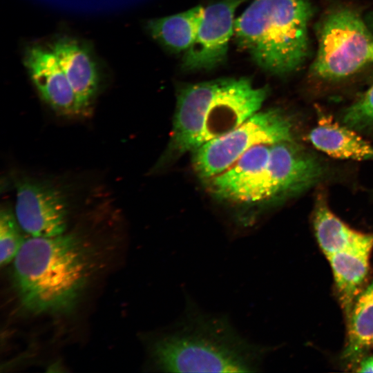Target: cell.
Here are the masks:
<instances>
[{
  "label": "cell",
  "mask_w": 373,
  "mask_h": 373,
  "mask_svg": "<svg viewBox=\"0 0 373 373\" xmlns=\"http://www.w3.org/2000/svg\"><path fill=\"white\" fill-rule=\"evenodd\" d=\"M370 24L371 26L372 29L373 30V14L370 15V17L369 19Z\"/></svg>",
  "instance_id": "obj_22"
},
{
  "label": "cell",
  "mask_w": 373,
  "mask_h": 373,
  "mask_svg": "<svg viewBox=\"0 0 373 373\" xmlns=\"http://www.w3.org/2000/svg\"><path fill=\"white\" fill-rule=\"evenodd\" d=\"M312 223L317 242L326 257L373 242V233H363L351 228L332 211L323 195L316 201Z\"/></svg>",
  "instance_id": "obj_15"
},
{
  "label": "cell",
  "mask_w": 373,
  "mask_h": 373,
  "mask_svg": "<svg viewBox=\"0 0 373 373\" xmlns=\"http://www.w3.org/2000/svg\"><path fill=\"white\" fill-rule=\"evenodd\" d=\"M344 362L358 365L373 347V280L356 299L348 319Z\"/></svg>",
  "instance_id": "obj_17"
},
{
  "label": "cell",
  "mask_w": 373,
  "mask_h": 373,
  "mask_svg": "<svg viewBox=\"0 0 373 373\" xmlns=\"http://www.w3.org/2000/svg\"><path fill=\"white\" fill-rule=\"evenodd\" d=\"M324 164L294 140L271 145L262 203L278 202L312 188L323 178Z\"/></svg>",
  "instance_id": "obj_7"
},
{
  "label": "cell",
  "mask_w": 373,
  "mask_h": 373,
  "mask_svg": "<svg viewBox=\"0 0 373 373\" xmlns=\"http://www.w3.org/2000/svg\"><path fill=\"white\" fill-rule=\"evenodd\" d=\"M369 61L370 62L373 61V44L370 50Z\"/></svg>",
  "instance_id": "obj_21"
},
{
  "label": "cell",
  "mask_w": 373,
  "mask_h": 373,
  "mask_svg": "<svg viewBox=\"0 0 373 373\" xmlns=\"http://www.w3.org/2000/svg\"><path fill=\"white\" fill-rule=\"evenodd\" d=\"M13 260L12 280L19 301L37 314L70 312L92 268L89 249L72 233L29 238Z\"/></svg>",
  "instance_id": "obj_2"
},
{
  "label": "cell",
  "mask_w": 373,
  "mask_h": 373,
  "mask_svg": "<svg viewBox=\"0 0 373 373\" xmlns=\"http://www.w3.org/2000/svg\"><path fill=\"white\" fill-rule=\"evenodd\" d=\"M245 1L219 0L204 8L195 41L182 57L184 70H209L226 61L229 43L234 32L235 12Z\"/></svg>",
  "instance_id": "obj_8"
},
{
  "label": "cell",
  "mask_w": 373,
  "mask_h": 373,
  "mask_svg": "<svg viewBox=\"0 0 373 373\" xmlns=\"http://www.w3.org/2000/svg\"><path fill=\"white\" fill-rule=\"evenodd\" d=\"M153 367L164 372H256L267 348L248 339L225 314L188 299L182 315L149 344Z\"/></svg>",
  "instance_id": "obj_1"
},
{
  "label": "cell",
  "mask_w": 373,
  "mask_h": 373,
  "mask_svg": "<svg viewBox=\"0 0 373 373\" xmlns=\"http://www.w3.org/2000/svg\"><path fill=\"white\" fill-rule=\"evenodd\" d=\"M66 74L85 113L99 85L98 68L88 48L69 37L54 42L51 48Z\"/></svg>",
  "instance_id": "obj_12"
},
{
  "label": "cell",
  "mask_w": 373,
  "mask_h": 373,
  "mask_svg": "<svg viewBox=\"0 0 373 373\" xmlns=\"http://www.w3.org/2000/svg\"><path fill=\"white\" fill-rule=\"evenodd\" d=\"M358 372H373V355L364 357L358 363Z\"/></svg>",
  "instance_id": "obj_20"
},
{
  "label": "cell",
  "mask_w": 373,
  "mask_h": 373,
  "mask_svg": "<svg viewBox=\"0 0 373 373\" xmlns=\"http://www.w3.org/2000/svg\"><path fill=\"white\" fill-rule=\"evenodd\" d=\"M373 37L355 10L343 8L327 14L318 32V49L312 71L325 79L347 77L369 61Z\"/></svg>",
  "instance_id": "obj_6"
},
{
  "label": "cell",
  "mask_w": 373,
  "mask_h": 373,
  "mask_svg": "<svg viewBox=\"0 0 373 373\" xmlns=\"http://www.w3.org/2000/svg\"><path fill=\"white\" fill-rule=\"evenodd\" d=\"M307 139L316 149L332 157L373 160V146L356 131L338 123L326 113H318L317 124Z\"/></svg>",
  "instance_id": "obj_13"
},
{
  "label": "cell",
  "mask_w": 373,
  "mask_h": 373,
  "mask_svg": "<svg viewBox=\"0 0 373 373\" xmlns=\"http://www.w3.org/2000/svg\"><path fill=\"white\" fill-rule=\"evenodd\" d=\"M342 123L357 132L373 133V84L344 111Z\"/></svg>",
  "instance_id": "obj_18"
},
{
  "label": "cell",
  "mask_w": 373,
  "mask_h": 373,
  "mask_svg": "<svg viewBox=\"0 0 373 373\" xmlns=\"http://www.w3.org/2000/svg\"><path fill=\"white\" fill-rule=\"evenodd\" d=\"M247 78L188 84L177 96L169 141L177 151H193L239 126L258 112L268 95Z\"/></svg>",
  "instance_id": "obj_3"
},
{
  "label": "cell",
  "mask_w": 373,
  "mask_h": 373,
  "mask_svg": "<svg viewBox=\"0 0 373 373\" xmlns=\"http://www.w3.org/2000/svg\"><path fill=\"white\" fill-rule=\"evenodd\" d=\"M373 242L358 245L327 257L336 288L338 298L346 321L354 302L363 291Z\"/></svg>",
  "instance_id": "obj_14"
},
{
  "label": "cell",
  "mask_w": 373,
  "mask_h": 373,
  "mask_svg": "<svg viewBox=\"0 0 373 373\" xmlns=\"http://www.w3.org/2000/svg\"><path fill=\"white\" fill-rule=\"evenodd\" d=\"M23 240L12 212L3 209L0 215V263L6 265L14 260Z\"/></svg>",
  "instance_id": "obj_19"
},
{
  "label": "cell",
  "mask_w": 373,
  "mask_h": 373,
  "mask_svg": "<svg viewBox=\"0 0 373 373\" xmlns=\"http://www.w3.org/2000/svg\"><path fill=\"white\" fill-rule=\"evenodd\" d=\"M24 64L44 101L57 113L66 116L84 114L76 95L51 49L27 48Z\"/></svg>",
  "instance_id": "obj_11"
},
{
  "label": "cell",
  "mask_w": 373,
  "mask_h": 373,
  "mask_svg": "<svg viewBox=\"0 0 373 373\" xmlns=\"http://www.w3.org/2000/svg\"><path fill=\"white\" fill-rule=\"evenodd\" d=\"M16 187V218L23 231L35 237H53L64 233L68 210L59 190L30 179L17 181Z\"/></svg>",
  "instance_id": "obj_9"
},
{
  "label": "cell",
  "mask_w": 373,
  "mask_h": 373,
  "mask_svg": "<svg viewBox=\"0 0 373 373\" xmlns=\"http://www.w3.org/2000/svg\"><path fill=\"white\" fill-rule=\"evenodd\" d=\"M312 14L308 0H254L235 19L233 35L258 67L286 75L308 56Z\"/></svg>",
  "instance_id": "obj_4"
},
{
  "label": "cell",
  "mask_w": 373,
  "mask_h": 373,
  "mask_svg": "<svg viewBox=\"0 0 373 373\" xmlns=\"http://www.w3.org/2000/svg\"><path fill=\"white\" fill-rule=\"evenodd\" d=\"M203 11L204 8L198 5L180 13L151 19L146 28L153 39L167 50L185 52L195 41Z\"/></svg>",
  "instance_id": "obj_16"
},
{
  "label": "cell",
  "mask_w": 373,
  "mask_h": 373,
  "mask_svg": "<svg viewBox=\"0 0 373 373\" xmlns=\"http://www.w3.org/2000/svg\"><path fill=\"white\" fill-rule=\"evenodd\" d=\"M271 145L251 148L227 170L208 180L211 193L232 202L262 203Z\"/></svg>",
  "instance_id": "obj_10"
},
{
  "label": "cell",
  "mask_w": 373,
  "mask_h": 373,
  "mask_svg": "<svg viewBox=\"0 0 373 373\" xmlns=\"http://www.w3.org/2000/svg\"><path fill=\"white\" fill-rule=\"evenodd\" d=\"M293 140V126L278 109L258 111L233 130L209 140L193 151V165L207 181L222 173L251 148Z\"/></svg>",
  "instance_id": "obj_5"
}]
</instances>
